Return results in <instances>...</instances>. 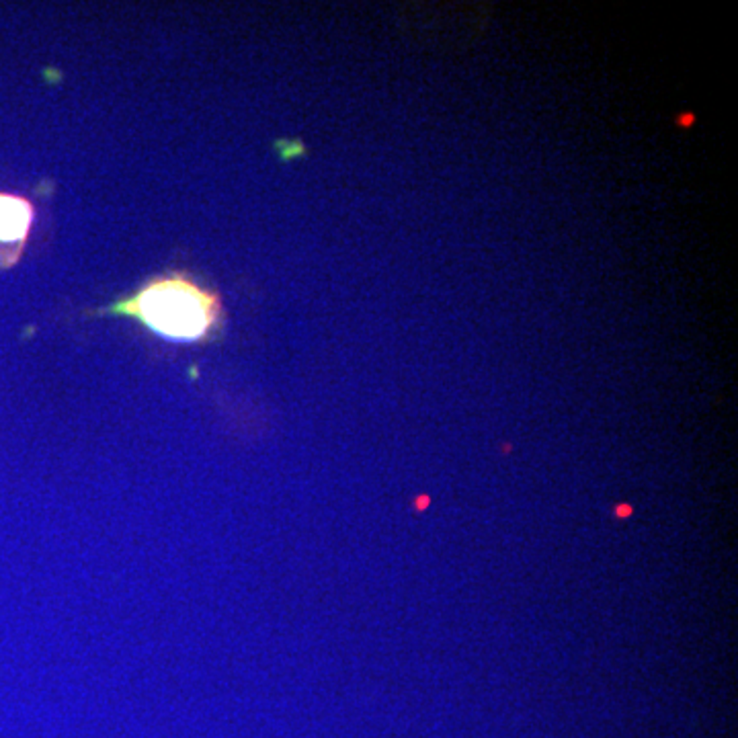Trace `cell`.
I'll return each instance as SVG.
<instances>
[{
  "label": "cell",
  "instance_id": "2",
  "mask_svg": "<svg viewBox=\"0 0 738 738\" xmlns=\"http://www.w3.org/2000/svg\"><path fill=\"white\" fill-rule=\"evenodd\" d=\"M31 224H34V205L27 199L0 194V269H9L21 259Z\"/></svg>",
  "mask_w": 738,
  "mask_h": 738
},
{
  "label": "cell",
  "instance_id": "1",
  "mask_svg": "<svg viewBox=\"0 0 738 738\" xmlns=\"http://www.w3.org/2000/svg\"><path fill=\"white\" fill-rule=\"evenodd\" d=\"M105 314L135 318L165 339L204 341L222 320L220 295L176 271L156 277L130 298L115 302Z\"/></svg>",
  "mask_w": 738,
  "mask_h": 738
}]
</instances>
